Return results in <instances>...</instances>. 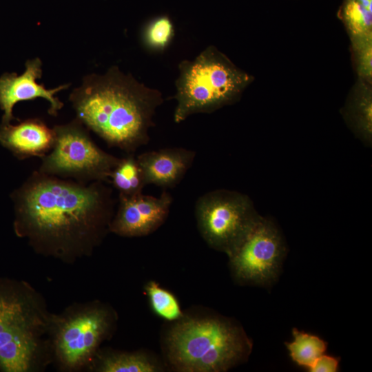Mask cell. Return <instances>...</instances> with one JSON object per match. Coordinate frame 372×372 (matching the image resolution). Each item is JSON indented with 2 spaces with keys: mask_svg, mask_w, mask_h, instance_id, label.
Masks as SVG:
<instances>
[{
  "mask_svg": "<svg viewBox=\"0 0 372 372\" xmlns=\"http://www.w3.org/2000/svg\"><path fill=\"white\" fill-rule=\"evenodd\" d=\"M15 227L41 249L83 251L95 245L114 216L116 200L105 182L79 183L34 171L10 196Z\"/></svg>",
  "mask_w": 372,
  "mask_h": 372,
  "instance_id": "6da1fadb",
  "label": "cell"
},
{
  "mask_svg": "<svg viewBox=\"0 0 372 372\" xmlns=\"http://www.w3.org/2000/svg\"><path fill=\"white\" fill-rule=\"evenodd\" d=\"M78 118L109 147L134 154L149 141L161 92L138 82L117 67L87 76L70 96Z\"/></svg>",
  "mask_w": 372,
  "mask_h": 372,
  "instance_id": "7a4b0ae2",
  "label": "cell"
},
{
  "mask_svg": "<svg viewBox=\"0 0 372 372\" xmlns=\"http://www.w3.org/2000/svg\"><path fill=\"white\" fill-rule=\"evenodd\" d=\"M166 344L172 364L185 372L226 371L247 358L252 347L240 327L216 318H181Z\"/></svg>",
  "mask_w": 372,
  "mask_h": 372,
  "instance_id": "3957f363",
  "label": "cell"
},
{
  "mask_svg": "<svg viewBox=\"0 0 372 372\" xmlns=\"http://www.w3.org/2000/svg\"><path fill=\"white\" fill-rule=\"evenodd\" d=\"M174 121L180 123L195 114H210L238 101L254 77L237 67L215 46L192 61L178 64Z\"/></svg>",
  "mask_w": 372,
  "mask_h": 372,
  "instance_id": "277c9868",
  "label": "cell"
},
{
  "mask_svg": "<svg viewBox=\"0 0 372 372\" xmlns=\"http://www.w3.org/2000/svg\"><path fill=\"white\" fill-rule=\"evenodd\" d=\"M53 130V147L41 158L39 172L82 183L110 182L120 158L101 149L78 118Z\"/></svg>",
  "mask_w": 372,
  "mask_h": 372,
  "instance_id": "5b68a950",
  "label": "cell"
},
{
  "mask_svg": "<svg viewBox=\"0 0 372 372\" xmlns=\"http://www.w3.org/2000/svg\"><path fill=\"white\" fill-rule=\"evenodd\" d=\"M197 227L211 247L229 256L261 220L250 198L237 191L215 189L195 204Z\"/></svg>",
  "mask_w": 372,
  "mask_h": 372,
  "instance_id": "8992f818",
  "label": "cell"
},
{
  "mask_svg": "<svg viewBox=\"0 0 372 372\" xmlns=\"http://www.w3.org/2000/svg\"><path fill=\"white\" fill-rule=\"evenodd\" d=\"M285 247L274 223L264 217L229 255L234 276L242 282L265 285L276 279Z\"/></svg>",
  "mask_w": 372,
  "mask_h": 372,
  "instance_id": "52a82bcc",
  "label": "cell"
},
{
  "mask_svg": "<svg viewBox=\"0 0 372 372\" xmlns=\"http://www.w3.org/2000/svg\"><path fill=\"white\" fill-rule=\"evenodd\" d=\"M21 297L0 291V366L26 371L37 349V318Z\"/></svg>",
  "mask_w": 372,
  "mask_h": 372,
  "instance_id": "ba28073f",
  "label": "cell"
},
{
  "mask_svg": "<svg viewBox=\"0 0 372 372\" xmlns=\"http://www.w3.org/2000/svg\"><path fill=\"white\" fill-rule=\"evenodd\" d=\"M110 326L107 312L89 309L67 320L56 337V347L62 362L68 366L81 364L92 353Z\"/></svg>",
  "mask_w": 372,
  "mask_h": 372,
  "instance_id": "9c48e42d",
  "label": "cell"
},
{
  "mask_svg": "<svg viewBox=\"0 0 372 372\" xmlns=\"http://www.w3.org/2000/svg\"><path fill=\"white\" fill-rule=\"evenodd\" d=\"M172 195L165 189L159 196L118 194V207L110 230L118 235L137 237L156 230L166 220L172 204Z\"/></svg>",
  "mask_w": 372,
  "mask_h": 372,
  "instance_id": "30bf717a",
  "label": "cell"
},
{
  "mask_svg": "<svg viewBox=\"0 0 372 372\" xmlns=\"http://www.w3.org/2000/svg\"><path fill=\"white\" fill-rule=\"evenodd\" d=\"M41 61L35 58L25 63V70L20 75L4 74L0 78V108L3 112L2 124L10 123L14 118L12 110L19 101L43 98L50 103L48 112L57 116L63 103L55 94L65 90L68 85H62L54 89H47L37 82L42 75Z\"/></svg>",
  "mask_w": 372,
  "mask_h": 372,
  "instance_id": "8fae6325",
  "label": "cell"
},
{
  "mask_svg": "<svg viewBox=\"0 0 372 372\" xmlns=\"http://www.w3.org/2000/svg\"><path fill=\"white\" fill-rule=\"evenodd\" d=\"M196 152L183 147H165L136 157L145 185L163 189L176 187L191 167Z\"/></svg>",
  "mask_w": 372,
  "mask_h": 372,
  "instance_id": "7c38bea8",
  "label": "cell"
},
{
  "mask_svg": "<svg viewBox=\"0 0 372 372\" xmlns=\"http://www.w3.org/2000/svg\"><path fill=\"white\" fill-rule=\"evenodd\" d=\"M54 132L41 120L30 118L17 125H0V144L16 158H43L53 147Z\"/></svg>",
  "mask_w": 372,
  "mask_h": 372,
  "instance_id": "4fadbf2b",
  "label": "cell"
},
{
  "mask_svg": "<svg viewBox=\"0 0 372 372\" xmlns=\"http://www.w3.org/2000/svg\"><path fill=\"white\" fill-rule=\"evenodd\" d=\"M347 125L367 146L372 143V83L359 78L341 110Z\"/></svg>",
  "mask_w": 372,
  "mask_h": 372,
  "instance_id": "5bb4252c",
  "label": "cell"
},
{
  "mask_svg": "<svg viewBox=\"0 0 372 372\" xmlns=\"http://www.w3.org/2000/svg\"><path fill=\"white\" fill-rule=\"evenodd\" d=\"M338 17L350 40L372 39V0H342Z\"/></svg>",
  "mask_w": 372,
  "mask_h": 372,
  "instance_id": "9a60e30c",
  "label": "cell"
},
{
  "mask_svg": "<svg viewBox=\"0 0 372 372\" xmlns=\"http://www.w3.org/2000/svg\"><path fill=\"white\" fill-rule=\"evenodd\" d=\"M293 340L286 347L293 362L309 369L327 350V342L318 335L293 328Z\"/></svg>",
  "mask_w": 372,
  "mask_h": 372,
  "instance_id": "2e32d148",
  "label": "cell"
},
{
  "mask_svg": "<svg viewBox=\"0 0 372 372\" xmlns=\"http://www.w3.org/2000/svg\"><path fill=\"white\" fill-rule=\"evenodd\" d=\"M110 183L118 194L130 196L142 192L145 185L134 154L120 158L110 174Z\"/></svg>",
  "mask_w": 372,
  "mask_h": 372,
  "instance_id": "e0dca14e",
  "label": "cell"
},
{
  "mask_svg": "<svg viewBox=\"0 0 372 372\" xmlns=\"http://www.w3.org/2000/svg\"><path fill=\"white\" fill-rule=\"evenodd\" d=\"M99 371L103 372H156L161 367L144 353H115L104 358Z\"/></svg>",
  "mask_w": 372,
  "mask_h": 372,
  "instance_id": "ac0fdd59",
  "label": "cell"
},
{
  "mask_svg": "<svg viewBox=\"0 0 372 372\" xmlns=\"http://www.w3.org/2000/svg\"><path fill=\"white\" fill-rule=\"evenodd\" d=\"M145 291L151 307L158 316L167 321L178 320L183 318L180 304L171 292L154 281L147 284Z\"/></svg>",
  "mask_w": 372,
  "mask_h": 372,
  "instance_id": "d6986e66",
  "label": "cell"
},
{
  "mask_svg": "<svg viewBox=\"0 0 372 372\" xmlns=\"http://www.w3.org/2000/svg\"><path fill=\"white\" fill-rule=\"evenodd\" d=\"M174 34L171 19L161 16L151 21L145 28L143 40L145 45L154 50H163L170 43Z\"/></svg>",
  "mask_w": 372,
  "mask_h": 372,
  "instance_id": "ffe728a7",
  "label": "cell"
},
{
  "mask_svg": "<svg viewBox=\"0 0 372 372\" xmlns=\"http://www.w3.org/2000/svg\"><path fill=\"white\" fill-rule=\"evenodd\" d=\"M350 43L358 78L372 83V39H352Z\"/></svg>",
  "mask_w": 372,
  "mask_h": 372,
  "instance_id": "44dd1931",
  "label": "cell"
},
{
  "mask_svg": "<svg viewBox=\"0 0 372 372\" xmlns=\"http://www.w3.org/2000/svg\"><path fill=\"white\" fill-rule=\"evenodd\" d=\"M338 366V358L324 353L317 358L308 370L311 372H336Z\"/></svg>",
  "mask_w": 372,
  "mask_h": 372,
  "instance_id": "7402d4cb",
  "label": "cell"
}]
</instances>
